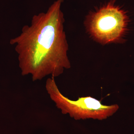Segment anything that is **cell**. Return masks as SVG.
<instances>
[{
    "mask_svg": "<svg viewBox=\"0 0 134 134\" xmlns=\"http://www.w3.org/2000/svg\"><path fill=\"white\" fill-rule=\"evenodd\" d=\"M63 2L57 0L46 12L34 15L30 25L23 26L20 35L10 41L16 45L21 75H30L33 81L47 76L55 78L71 68L61 9Z\"/></svg>",
    "mask_w": 134,
    "mask_h": 134,
    "instance_id": "6da1fadb",
    "label": "cell"
},
{
    "mask_svg": "<svg viewBox=\"0 0 134 134\" xmlns=\"http://www.w3.org/2000/svg\"><path fill=\"white\" fill-rule=\"evenodd\" d=\"M86 21L92 37L105 45L122 41L127 30L128 17L114 0H111L91 12Z\"/></svg>",
    "mask_w": 134,
    "mask_h": 134,
    "instance_id": "7a4b0ae2",
    "label": "cell"
},
{
    "mask_svg": "<svg viewBox=\"0 0 134 134\" xmlns=\"http://www.w3.org/2000/svg\"><path fill=\"white\" fill-rule=\"evenodd\" d=\"M46 88L51 100L62 113L69 114L75 120L106 119L119 108L118 105H104L101 100L91 96L79 97L76 100L70 99L61 93L52 77L47 80Z\"/></svg>",
    "mask_w": 134,
    "mask_h": 134,
    "instance_id": "3957f363",
    "label": "cell"
}]
</instances>
